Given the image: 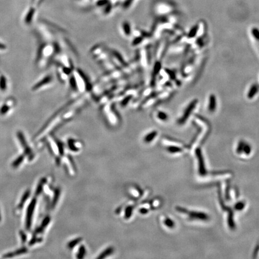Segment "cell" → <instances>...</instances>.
Wrapping results in <instances>:
<instances>
[{"instance_id": "obj_1", "label": "cell", "mask_w": 259, "mask_h": 259, "mask_svg": "<svg viewBox=\"0 0 259 259\" xmlns=\"http://www.w3.org/2000/svg\"><path fill=\"white\" fill-rule=\"evenodd\" d=\"M68 82L73 92L84 94L91 89L92 87L84 73L79 69H74Z\"/></svg>"}, {"instance_id": "obj_2", "label": "cell", "mask_w": 259, "mask_h": 259, "mask_svg": "<svg viewBox=\"0 0 259 259\" xmlns=\"http://www.w3.org/2000/svg\"><path fill=\"white\" fill-rule=\"evenodd\" d=\"M105 117L108 118L109 121L112 124H116L119 121V116L113 103H108L106 105L103 106L101 109Z\"/></svg>"}, {"instance_id": "obj_3", "label": "cell", "mask_w": 259, "mask_h": 259, "mask_svg": "<svg viewBox=\"0 0 259 259\" xmlns=\"http://www.w3.org/2000/svg\"><path fill=\"white\" fill-rule=\"evenodd\" d=\"M36 204V199L35 198L33 199L31 201L27 210V214H26V222H25V226L27 230H30L31 226V223H32V218L33 215L34 213V211L35 209Z\"/></svg>"}, {"instance_id": "obj_4", "label": "cell", "mask_w": 259, "mask_h": 259, "mask_svg": "<svg viewBox=\"0 0 259 259\" xmlns=\"http://www.w3.org/2000/svg\"><path fill=\"white\" fill-rule=\"evenodd\" d=\"M53 83H54V77L50 74H49L46 76L44 78L41 79L39 82L33 86L32 89L33 91H36L45 87L47 85L49 86Z\"/></svg>"}, {"instance_id": "obj_5", "label": "cell", "mask_w": 259, "mask_h": 259, "mask_svg": "<svg viewBox=\"0 0 259 259\" xmlns=\"http://www.w3.org/2000/svg\"><path fill=\"white\" fill-rule=\"evenodd\" d=\"M17 138H18L19 142L21 143L22 146L23 148L25 154L28 155H29V156H30L31 153H32V151H31L30 147L28 145L27 141H26L25 138L23 136V134L21 132H18L17 133Z\"/></svg>"}, {"instance_id": "obj_6", "label": "cell", "mask_w": 259, "mask_h": 259, "mask_svg": "<svg viewBox=\"0 0 259 259\" xmlns=\"http://www.w3.org/2000/svg\"><path fill=\"white\" fill-rule=\"evenodd\" d=\"M121 33L125 38H130L133 36L131 26L128 22H124L121 25Z\"/></svg>"}, {"instance_id": "obj_7", "label": "cell", "mask_w": 259, "mask_h": 259, "mask_svg": "<svg viewBox=\"0 0 259 259\" xmlns=\"http://www.w3.org/2000/svg\"><path fill=\"white\" fill-rule=\"evenodd\" d=\"M28 252L27 248L25 247H22L15 251H13L11 252H9L6 254H5L3 257L4 258H9V257H15L17 255H19L23 254H25L26 252Z\"/></svg>"}, {"instance_id": "obj_8", "label": "cell", "mask_w": 259, "mask_h": 259, "mask_svg": "<svg viewBox=\"0 0 259 259\" xmlns=\"http://www.w3.org/2000/svg\"><path fill=\"white\" fill-rule=\"evenodd\" d=\"M190 217L193 219H199L203 220H207L208 218V216L206 214L199 212H192L190 214Z\"/></svg>"}, {"instance_id": "obj_9", "label": "cell", "mask_w": 259, "mask_h": 259, "mask_svg": "<svg viewBox=\"0 0 259 259\" xmlns=\"http://www.w3.org/2000/svg\"><path fill=\"white\" fill-rule=\"evenodd\" d=\"M30 195V190H27V191H26L25 192V193L23 194V196H22V198L20 199V201L19 203L17 205V209L18 210H21L23 208V206L25 203L26 202V201L27 200V199L29 197Z\"/></svg>"}, {"instance_id": "obj_10", "label": "cell", "mask_w": 259, "mask_h": 259, "mask_svg": "<svg viewBox=\"0 0 259 259\" xmlns=\"http://www.w3.org/2000/svg\"><path fill=\"white\" fill-rule=\"evenodd\" d=\"M49 221H50V219H49V217H46V218L44 220V221H43V223H41L40 227H38V228L36 230L35 233H34V235H37V234H40V233H41V232L43 231V230L44 229V228L46 227V226L49 224Z\"/></svg>"}, {"instance_id": "obj_11", "label": "cell", "mask_w": 259, "mask_h": 259, "mask_svg": "<svg viewBox=\"0 0 259 259\" xmlns=\"http://www.w3.org/2000/svg\"><path fill=\"white\" fill-rule=\"evenodd\" d=\"M157 132L156 131H152L151 132H150L149 133H148L144 137L143 140L146 143L151 142L155 138V137L157 136Z\"/></svg>"}, {"instance_id": "obj_12", "label": "cell", "mask_w": 259, "mask_h": 259, "mask_svg": "<svg viewBox=\"0 0 259 259\" xmlns=\"http://www.w3.org/2000/svg\"><path fill=\"white\" fill-rule=\"evenodd\" d=\"M155 117L160 121H166L168 119V116L166 113L162 111H157L155 113Z\"/></svg>"}, {"instance_id": "obj_13", "label": "cell", "mask_w": 259, "mask_h": 259, "mask_svg": "<svg viewBox=\"0 0 259 259\" xmlns=\"http://www.w3.org/2000/svg\"><path fill=\"white\" fill-rule=\"evenodd\" d=\"M46 183V180L45 178H43L42 179H41V180L39 182V184L37 186L36 190V193H35L36 196H39L41 193L42 190H43V187Z\"/></svg>"}, {"instance_id": "obj_14", "label": "cell", "mask_w": 259, "mask_h": 259, "mask_svg": "<svg viewBox=\"0 0 259 259\" xmlns=\"http://www.w3.org/2000/svg\"><path fill=\"white\" fill-rule=\"evenodd\" d=\"M216 99L214 95H211L209 101V109L210 111H214L216 107Z\"/></svg>"}, {"instance_id": "obj_15", "label": "cell", "mask_w": 259, "mask_h": 259, "mask_svg": "<svg viewBox=\"0 0 259 259\" xmlns=\"http://www.w3.org/2000/svg\"><path fill=\"white\" fill-rule=\"evenodd\" d=\"M24 159H25V155L23 154L19 155V156L17 157V159L15 160H14L13 162L12 163V166L14 168L17 167L23 162Z\"/></svg>"}, {"instance_id": "obj_16", "label": "cell", "mask_w": 259, "mask_h": 259, "mask_svg": "<svg viewBox=\"0 0 259 259\" xmlns=\"http://www.w3.org/2000/svg\"><path fill=\"white\" fill-rule=\"evenodd\" d=\"M34 15V9H31L28 12V13H27V16H26L25 17V22L27 23H30L33 19V15Z\"/></svg>"}, {"instance_id": "obj_17", "label": "cell", "mask_w": 259, "mask_h": 259, "mask_svg": "<svg viewBox=\"0 0 259 259\" xmlns=\"http://www.w3.org/2000/svg\"><path fill=\"white\" fill-rule=\"evenodd\" d=\"M257 91V87L256 85H252L250 89V90L249 91L248 94V97L250 98H251L254 97V95L256 94Z\"/></svg>"}, {"instance_id": "obj_18", "label": "cell", "mask_w": 259, "mask_h": 259, "mask_svg": "<svg viewBox=\"0 0 259 259\" xmlns=\"http://www.w3.org/2000/svg\"><path fill=\"white\" fill-rule=\"evenodd\" d=\"M6 88V79L4 76H1L0 79V89L4 90Z\"/></svg>"}, {"instance_id": "obj_19", "label": "cell", "mask_w": 259, "mask_h": 259, "mask_svg": "<svg viewBox=\"0 0 259 259\" xmlns=\"http://www.w3.org/2000/svg\"><path fill=\"white\" fill-rule=\"evenodd\" d=\"M164 224L166 226H167L169 228H173L175 227V223L173 221H172V220L170 218H166L164 220Z\"/></svg>"}, {"instance_id": "obj_20", "label": "cell", "mask_w": 259, "mask_h": 259, "mask_svg": "<svg viewBox=\"0 0 259 259\" xmlns=\"http://www.w3.org/2000/svg\"><path fill=\"white\" fill-rule=\"evenodd\" d=\"M168 151L172 153H175V152H179L182 151L180 148L178 147H176V146H170L169 148H168Z\"/></svg>"}, {"instance_id": "obj_21", "label": "cell", "mask_w": 259, "mask_h": 259, "mask_svg": "<svg viewBox=\"0 0 259 259\" xmlns=\"http://www.w3.org/2000/svg\"><path fill=\"white\" fill-rule=\"evenodd\" d=\"M19 234H20V236L21 238L22 243L25 244L26 242V241H27V236H26V234H25V232L23 231L22 230H20L19 231Z\"/></svg>"}, {"instance_id": "obj_22", "label": "cell", "mask_w": 259, "mask_h": 259, "mask_svg": "<svg viewBox=\"0 0 259 259\" xmlns=\"http://www.w3.org/2000/svg\"><path fill=\"white\" fill-rule=\"evenodd\" d=\"M244 206H245L244 203L241 202H239V203H236L235 206V209L236 210L241 211V210H242L244 208Z\"/></svg>"}, {"instance_id": "obj_23", "label": "cell", "mask_w": 259, "mask_h": 259, "mask_svg": "<svg viewBox=\"0 0 259 259\" xmlns=\"http://www.w3.org/2000/svg\"><path fill=\"white\" fill-rule=\"evenodd\" d=\"M112 251V248L108 249L105 252H104L103 253H102V254L100 255V256L98 257V258H105V257H106V256L110 255V254H111Z\"/></svg>"}, {"instance_id": "obj_24", "label": "cell", "mask_w": 259, "mask_h": 259, "mask_svg": "<svg viewBox=\"0 0 259 259\" xmlns=\"http://www.w3.org/2000/svg\"><path fill=\"white\" fill-rule=\"evenodd\" d=\"M252 33L255 39L259 40V30L256 28H254L252 30Z\"/></svg>"}, {"instance_id": "obj_25", "label": "cell", "mask_w": 259, "mask_h": 259, "mask_svg": "<svg viewBox=\"0 0 259 259\" xmlns=\"http://www.w3.org/2000/svg\"><path fill=\"white\" fill-rule=\"evenodd\" d=\"M40 239H41L37 238L34 237V238H33L30 241L29 244H30V245H34L36 242H39L40 241Z\"/></svg>"}, {"instance_id": "obj_26", "label": "cell", "mask_w": 259, "mask_h": 259, "mask_svg": "<svg viewBox=\"0 0 259 259\" xmlns=\"http://www.w3.org/2000/svg\"><path fill=\"white\" fill-rule=\"evenodd\" d=\"M6 49V46L2 43L0 42V50H4Z\"/></svg>"}, {"instance_id": "obj_27", "label": "cell", "mask_w": 259, "mask_h": 259, "mask_svg": "<svg viewBox=\"0 0 259 259\" xmlns=\"http://www.w3.org/2000/svg\"><path fill=\"white\" fill-rule=\"evenodd\" d=\"M1 220V213H0V221Z\"/></svg>"}]
</instances>
